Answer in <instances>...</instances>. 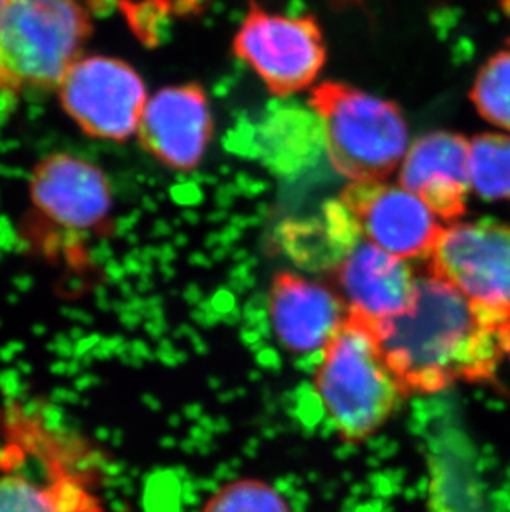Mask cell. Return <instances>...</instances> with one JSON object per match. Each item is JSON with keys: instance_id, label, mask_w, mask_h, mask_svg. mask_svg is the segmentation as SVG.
<instances>
[{"instance_id": "1", "label": "cell", "mask_w": 510, "mask_h": 512, "mask_svg": "<svg viewBox=\"0 0 510 512\" xmlns=\"http://www.w3.org/2000/svg\"><path fill=\"white\" fill-rule=\"evenodd\" d=\"M509 320L428 274L418 277L411 310L376 330L406 392L429 395L458 383L492 382L504 360L502 329Z\"/></svg>"}, {"instance_id": "2", "label": "cell", "mask_w": 510, "mask_h": 512, "mask_svg": "<svg viewBox=\"0 0 510 512\" xmlns=\"http://www.w3.org/2000/svg\"><path fill=\"white\" fill-rule=\"evenodd\" d=\"M315 388L333 428L347 443L375 435L409 397L386 358L376 325L352 312L322 350Z\"/></svg>"}, {"instance_id": "3", "label": "cell", "mask_w": 510, "mask_h": 512, "mask_svg": "<svg viewBox=\"0 0 510 512\" xmlns=\"http://www.w3.org/2000/svg\"><path fill=\"white\" fill-rule=\"evenodd\" d=\"M92 32V15L83 0H5L0 14V90H57L83 57Z\"/></svg>"}, {"instance_id": "4", "label": "cell", "mask_w": 510, "mask_h": 512, "mask_svg": "<svg viewBox=\"0 0 510 512\" xmlns=\"http://www.w3.org/2000/svg\"><path fill=\"white\" fill-rule=\"evenodd\" d=\"M310 103L322 123L330 161L343 176L383 179L406 156L408 128L395 103L333 82L315 88Z\"/></svg>"}, {"instance_id": "5", "label": "cell", "mask_w": 510, "mask_h": 512, "mask_svg": "<svg viewBox=\"0 0 510 512\" xmlns=\"http://www.w3.org/2000/svg\"><path fill=\"white\" fill-rule=\"evenodd\" d=\"M57 92L63 110L83 133L116 143L138 133L148 103L140 73L105 55L80 58Z\"/></svg>"}, {"instance_id": "6", "label": "cell", "mask_w": 510, "mask_h": 512, "mask_svg": "<svg viewBox=\"0 0 510 512\" xmlns=\"http://www.w3.org/2000/svg\"><path fill=\"white\" fill-rule=\"evenodd\" d=\"M234 52L279 95L307 88L327 55L313 17L269 14L255 2L234 39Z\"/></svg>"}, {"instance_id": "7", "label": "cell", "mask_w": 510, "mask_h": 512, "mask_svg": "<svg viewBox=\"0 0 510 512\" xmlns=\"http://www.w3.org/2000/svg\"><path fill=\"white\" fill-rule=\"evenodd\" d=\"M429 274L510 319V224L477 221L443 229L429 256Z\"/></svg>"}, {"instance_id": "8", "label": "cell", "mask_w": 510, "mask_h": 512, "mask_svg": "<svg viewBox=\"0 0 510 512\" xmlns=\"http://www.w3.org/2000/svg\"><path fill=\"white\" fill-rule=\"evenodd\" d=\"M342 203L370 242L401 259L431 256L443 232L423 199L380 179L353 181Z\"/></svg>"}, {"instance_id": "9", "label": "cell", "mask_w": 510, "mask_h": 512, "mask_svg": "<svg viewBox=\"0 0 510 512\" xmlns=\"http://www.w3.org/2000/svg\"><path fill=\"white\" fill-rule=\"evenodd\" d=\"M30 199L35 211L68 232L98 231L113 208L106 174L92 161L68 153H53L35 165Z\"/></svg>"}, {"instance_id": "10", "label": "cell", "mask_w": 510, "mask_h": 512, "mask_svg": "<svg viewBox=\"0 0 510 512\" xmlns=\"http://www.w3.org/2000/svg\"><path fill=\"white\" fill-rule=\"evenodd\" d=\"M136 135L143 148L171 170H194L212 135V115L203 88L188 83L154 93Z\"/></svg>"}, {"instance_id": "11", "label": "cell", "mask_w": 510, "mask_h": 512, "mask_svg": "<svg viewBox=\"0 0 510 512\" xmlns=\"http://www.w3.org/2000/svg\"><path fill=\"white\" fill-rule=\"evenodd\" d=\"M335 274L348 312L375 325L409 312L418 292V277L405 259L373 242H358Z\"/></svg>"}, {"instance_id": "12", "label": "cell", "mask_w": 510, "mask_h": 512, "mask_svg": "<svg viewBox=\"0 0 510 512\" xmlns=\"http://www.w3.org/2000/svg\"><path fill=\"white\" fill-rule=\"evenodd\" d=\"M471 141L436 131L419 138L401 166L403 188L423 199L438 218L456 223L466 211L471 184Z\"/></svg>"}, {"instance_id": "13", "label": "cell", "mask_w": 510, "mask_h": 512, "mask_svg": "<svg viewBox=\"0 0 510 512\" xmlns=\"http://www.w3.org/2000/svg\"><path fill=\"white\" fill-rule=\"evenodd\" d=\"M270 322L279 342L290 352H322L348 315L342 297L290 272L270 287Z\"/></svg>"}, {"instance_id": "14", "label": "cell", "mask_w": 510, "mask_h": 512, "mask_svg": "<svg viewBox=\"0 0 510 512\" xmlns=\"http://www.w3.org/2000/svg\"><path fill=\"white\" fill-rule=\"evenodd\" d=\"M0 512H100V504L75 474L49 469L45 478L5 468L0 473Z\"/></svg>"}, {"instance_id": "15", "label": "cell", "mask_w": 510, "mask_h": 512, "mask_svg": "<svg viewBox=\"0 0 510 512\" xmlns=\"http://www.w3.org/2000/svg\"><path fill=\"white\" fill-rule=\"evenodd\" d=\"M360 226L343 203H332L322 219L285 224L282 246L299 266L310 271L337 269L355 249Z\"/></svg>"}, {"instance_id": "16", "label": "cell", "mask_w": 510, "mask_h": 512, "mask_svg": "<svg viewBox=\"0 0 510 512\" xmlns=\"http://www.w3.org/2000/svg\"><path fill=\"white\" fill-rule=\"evenodd\" d=\"M317 123L304 112L272 116L262 131V148L274 170L292 171L307 163L318 150Z\"/></svg>"}, {"instance_id": "17", "label": "cell", "mask_w": 510, "mask_h": 512, "mask_svg": "<svg viewBox=\"0 0 510 512\" xmlns=\"http://www.w3.org/2000/svg\"><path fill=\"white\" fill-rule=\"evenodd\" d=\"M471 184L481 198L510 199V136L484 133L471 141Z\"/></svg>"}, {"instance_id": "18", "label": "cell", "mask_w": 510, "mask_h": 512, "mask_svg": "<svg viewBox=\"0 0 510 512\" xmlns=\"http://www.w3.org/2000/svg\"><path fill=\"white\" fill-rule=\"evenodd\" d=\"M471 102L484 120L510 131V40L507 49L482 65L471 88Z\"/></svg>"}, {"instance_id": "19", "label": "cell", "mask_w": 510, "mask_h": 512, "mask_svg": "<svg viewBox=\"0 0 510 512\" xmlns=\"http://www.w3.org/2000/svg\"><path fill=\"white\" fill-rule=\"evenodd\" d=\"M203 512H290L282 494L259 479H237L214 493Z\"/></svg>"}, {"instance_id": "20", "label": "cell", "mask_w": 510, "mask_h": 512, "mask_svg": "<svg viewBox=\"0 0 510 512\" xmlns=\"http://www.w3.org/2000/svg\"><path fill=\"white\" fill-rule=\"evenodd\" d=\"M502 347H504V357H506L510 363V320L504 325V329H502Z\"/></svg>"}, {"instance_id": "21", "label": "cell", "mask_w": 510, "mask_h": 512, "mask_svg": "<svg viewBox=\"0 0 510 512\" xmlns=\"http://www.w3.org/2000/svg\"><path fill=\"white\" fill-rule=\"evenodd\" d=\"M176 7L181 12H191V10L201 7V0H176Z\"/></svg>"}, {"instance_id": "22", "label": "cell", "mask_w": 510, "mask_h": 512, "mask_svg": "<svg viewBox=\"0 0 510 512\" xmlns=\"http://www.w3.org/2000/svg\"><path fill=\"white\" fill-rule=\"evenodd\" d=\"M5 0H0V14H2V9H4Z\"/></svg>"}]
</instances>
